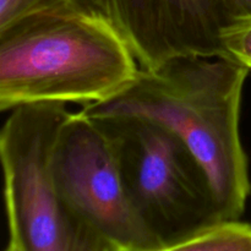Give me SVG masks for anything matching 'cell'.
Listing matches in <instances>:
<instances>
[{"label": "cell", "mask_w": 251, "mask_h": 251, "mask_svg": "<svg viewBox=\"0 0 251 251\" xmlns=\"http://www.w3.org/2000/svg\"><path fill=\"white\" fill-rule=\"evenodd\" d=\"M249 69L227 56H178L141 68L124 88L83 104L88 117L139 115L159 123L190 149L211 180L222 220H239L251 193L240 137Z\"/></svg>", "instance_id": "1"}, {"label": "cell", "mask_w": 251, "mask_h": 251, "mask_svg": "<svg viewBox=\"0 0 251 251\" xmlns=\"http://www.w3.org/2000/svg\"><path fill=\"white\" fill-rule=\"evenodd\" d=\"M140 69L113 20L77 9L37 12L0 36V113L110 98Z\"/></svg>", "instance_id": "2"}, {"label": "cell", "mask_w": 251, "mask_h": 251, "mask_svg": "<svg viewBox=\"0 0 251 251\" xmlns=\"http://www.w3.org/2000/svg\"><path fill=\"white\" fill-rule=\"evenodd\" d=\"M69 114L64 103L21 105L0 127L7 251H104L59 191L54 152Z\"/></svg>", "instance_id": "3"}, {"label": "cell", "mask_w": 251, "mask_h": 251, "mask_svg": "<svg viewBox=\"0 0 251 251\" xmlns=\"http://www.w3.org/2000/svg\"><path fill=\"white\" fill-rule=\"evenodd\" d=\"M92 118L109 135L130 200L162 251L222 220L207 173L178 135L139 115Z\"/></svg>", "instance_id": "4"}, {"label": "cell", "mask_w": 251, "mask_h": 251, "mask_svg": "<svg viewBox=\"0 0 251 251\" xmlns=\"http://www.w3.org/2000/svg\"><path fill=\"white\" fill-rule=\"evenodd\" d=\"M54 168L66 207L104 251H162L130 200L114 145L97 119L70 112Z\"/></svg>", "instance_id": "5"}, {"label": "cell", "mask_w": 251, "mask_h": 251, "mask_svg": "<svg viewBox=\"0 0 251 251\" xmlns=\"http://www.w3.org/2000/svg\"><path fill=\"white\" fill-rule=\"evenodd\" d=\"M114 21L141 68L178 56H228L223 0H109Z\"/></svg>", "instance_id": "6"}, {"label": "cell", "mask_w": 251, "mask_h": 251, "mask_svg": "<svg viewBox=\"0 0 251 251\" xmlns=\"http://www.w3.org/2000/svg\"><path fill=\"white\" fill-rule=\"evenodd\" d=\"M173 251H251V225L216 221L176 244Z\"/></svg>", "instance_id": "7"}, {"label": "cell", "mask_w": 251, "mask_h": 251, "mask_svg": "<svg viewBox=\"0 0 251 251\" xmlns=\"http://www.w3.org/2000/svg\"><path fill=\"white\" fill-rule=\"evenodd\" d=\"M56 9L85 10L114 21L109 0H0V36L31 15Z\"/></svg>", "instance_id": "8"}, {"label": "cell", "mask_w": 251, "mask_h": 251, "mask_svg": "<svg viewBox=\"0 0 251 251\" xmlns=\"http://www.w3.org/2000/svg\"><path fill=\"white\" fill-rule=\"evenodd\" d=\"M222 43L229 58L251 70V16L227 25L222 31Z\"/></svg>", "instance_id": "9"}, {"label": "cell", "mask_w": 251, "mask_h": 251, "mask_svg": "<svg viewBox=\"0 0 251 251\" xmlns=\"http://www.w3.org/2000/svg\"><path fill=\"white\" fill-rule=\"evenodd\" d=\"M232 20L251 16V0H223Z\"/></svg>", "instance_id": "10"}]
</instances>
